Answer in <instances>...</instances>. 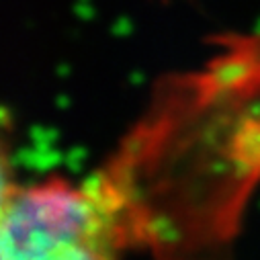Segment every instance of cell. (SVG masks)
Segmentation results:
<instances>
[{"label": "cell", "instance_id": "6da1fadb", "mask_svg": "<svg viewBox=\"0 0 260 260\" xmlns=\"http://www.w3.org/2000/svg\"><path fill=\"white\" fill-rule=\"evenodd\" d=\"M129 244L127 211L103 186L45 178L5 197V258H113Z\"/></svg>", "mask_w": 260, "mask_h": 260}]
</instances>
